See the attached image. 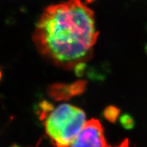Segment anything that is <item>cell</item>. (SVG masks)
Listing matches in <instances>:
<instances>
[{
    "label": "cell",
    "mask_w": 147,
    "mask_h": 147,
    "mask_svg": "<svg viewBox=\"0 0 147 147\" xmlns=\"http://www.w3.org/2000/svg\"><path fill=\"white\" fill-rule=\"evenodd\" d=\"M97 37L93 11L81 0H67L45 9L33 41L44 57L71 69L91 58Z\"/></svg>",
    "instance_id": "1"
},
{
    "label": "cell",
    "mask_w": 147,
    "mask_h": 147,
    "mask_svg": "<svg viewBox=\"0 0 147 147\" xmlns=\"http://www.w3.org/2000/svg\"><path fill=\"white\" fill-rule=\"evenodd\" d=\"M86 123L82 110L63 104L55 108L45 122V130L57 147H69Z\"/></svg>",
    "instance_id": "2"
},
{
    "label": "cell",
    "mask_w": 147,
    "mask_h": 147,
    "mask_svg": "<svg viewBox=\"0 0 147 147\" xmlns=\"http://www.w3.org/2000/svg\"><path fill=\"white\" fill-rule=\"evenodd\" d=\"M70 147H111L106 142L104 129L97 119L86 121Z\"/></svg>",
    "instance_id": "3"
},
{
    "label": "cell",
    "mask_w": 147,
    "mask_h": 147,
    "mask_svg": "<svg viewBox=\"0 0 147 147\" xmlns=\"http://www.w3.org/2000/svg\"><path fill=\"white\" fill-rule=\"evenodd\" d=\"M86 87V80H78L71 84L55 83L49 87L48 95L56 101L67 100L83 93Z\"/></svg>",
    "instance_id": "4"
},
{
    "label": "cell",
    "mask_w": 147,
    "mask_h": 147,
    "mask_svg": "<svg viewBox=\"0 0 147 147\" xmlns=\"http://www.w3.org/2000/svg\"><path fill=\"white\" fill-rule=\"evenodd\" d=\"M120 115V110L115 106H110L106 108L104 112V117L110 122H115Z\"/></svg>",
    "instance_id": "5"
},
{
    "label": "cell",
    "mask_w": 147,
    "mask_h": 147,
    "mask_svg": "<svg viewBox=\"0 0 147 147\" xmlns=\"http://www.w3.org/2000/svg\"><path fill=\"white\" fill-rule=\"evenodd\" d=\"M121 124L122 125L123 127L127 129H131L134 127L135 122H134V119L129 115H123L121 116L120 119Z\"/></svg>",
    "instance_id": "6"
},
{
    "label": "cell",
    "mask_w": 147,
    "mask_h": 147,
    "mask_svg": "<svg viewBox=\"0 0 147 147\" xmlns=\"http://www.w3.org/2000/svg\"><path fill=\"white\" fill-rule=\"evenodd\" d=\"M117 147H129V142L127 140H125L123 142H122Z\"/></svg>",
    "instance_id": "7"
},
{
    "label": "cell",
    "mask_w": 147,
    "mask_h": 147,
    "mask_svg": "<svg viewBox=\"0 0 147 147\" xmlns=\"http://www.w3.org/2000/svg\"><path fill=\"white\" fill-rule=\"evenodd\" d=\"M145 50H146V53H147V43H146V46H145Z\"/></svg>",
    "instance_id": "8"
},
{
    "label": "cell",
    "mask_w": 147,
    "mask_h": 147,
    "mask_svg": "<svg viewBox=\"0 0 147 147\" xmlns=\"http://www.w3.org/2000/svg\"><path fill=\"white\" fill-rule=\"evenodd\" d=\"M1 71H0V80H1Z\"/></svg>",
    "instance_id": "9"
},
{
    "label": "cell",
    "mask_w": 147,
    "mask_h": 147,
    "mask_svg": "<svg viewBox=\"0 0 147 147\" xmlns=\"http://www.w3.org/2000/svg\"><path fill=\"white\" fill-rule=\"evenodd\" d=\"M146 30H147V25H146Z\"/></svg>",
    "instance_id": "10"
}]
</instances>
